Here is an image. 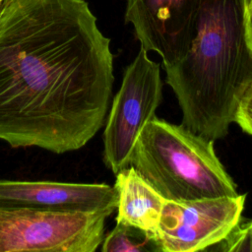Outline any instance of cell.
I'll use <instances>...</instances> for the list:
<instances>
[{"mask_svg": "<svg viewBox=\"0 0 252 252\" xmlns=\"http://www.w3.org/2000/svg\"><path fill=\"white\" fill-rule=\"evenodd\" d=\"M114 83L110 39L85 0H3L0 141L65 154L105 122Z\"/></svg>", "mask_w": 252, "mask_h": 252, "instance_id": "1", "label": "cell"}, {"mask_svg": "<svg viewBox=\"0 0 252 252\" xmlns=\"http://www.w3.org/2000/svg\"><path fill=\"white\" fill-rule=\"evenodd\" d=\"M164 69L182 111V124L214 141L226 136L238 102L252 83L243 0H203L188 50Z\"/></svg>", "mask_w": 252, "mask_h": 252, "instance_id": "2", "label": "cell"}, {"mask_svg": "<svg viewBox=\"0 0 252 252\" xmlns=\"http://www.w3.org/2000/svg\"><path fill=\"white\" fill-rule=\"evenodd\" d=\"M130 165L165 200L180 202L238 194L236 184L215 153L214 140L157 116L141 131Z\"/></svg>", "mask_w": 252, "mask_h": 252, "instance_id": "3", "label": "cell"}, {"mask_svg": "<svg viewBox=\"0 0 252 252\" xmlns=\"http://www.w3.org/2000/svg\"><path fill=\"white\" fill-rule=\"evenodd\" d=\"M101 212L0 210V252H94L104 238Z\"/></svg>", "mask_w": 252, "mask_h": 252, "instance_id": "4", "label": "cell"}, {"mask_svg": "<svg viewBox=\"0 0 252 252\" xmlns=\"http://www.w3.org/2000/svg\"><path fill=\"white\" fill-rule=\"evenodd\" d=\"M162 100L160 65L140 47L126 68L103 132V160L114 173L130 165L136 141Z\"/></svg>", "mask_w": 252, "mask_h": 252, "instance_id": "5", "label": "cell"}, {"mask_svg": "<svg viewBox=\"0 0 252 252\" xmlns=\"http://www.w3.org/2000/svg\"><path fill=\"white\" fill-rule=\"evenodd\" d=\"M246 195L166 200L157 240L161 252L207 250L228 238L240 224Z\"/></svg>", "mask_w": 252, "mask_h": 252, "instance_id": "6", "label": "cell"}, {"mask_svg": "<svg viewBox=\"0 0 252 252\" xmlns=\"http://www.w3.org/2000/svg\"><path fill=\"white\" fill-rule=\"evenodd\" d=\"M203 0H126L125 22L131 24L147 52L155 51L163 67L177 63L196 34Z\"/></svg>", "mask_w": 252, "mask_h": 252, "instance_id": "7", "label": "cell"}, {"mask_svg": "<svg viewBox=\"0 0 252 252\" xmlns=\"http://www.w3.org/2000/svg\"><path fill=\"white\" fill-rule=\"evenodd\" d=\"M118 192L104 183L0 180V210L101 212L111 215Z\"/></svg>", "mask_w": 252, "mask_h": 252, "instance_id": "8", "label": "cell"}, {"mask_svg": "<svg viewBox=\"0 0 252 252\" xmlns=\"http://www.w3.org/2000/svg\"><path fill=\"white\" fill-rule=\"evenodd\" d=\"M118 192L116 222L146 230L157 237L165 199L133 166L116 173Z\"/></svg>", "mask_w": 252, "mask_h": 252, "instance_id": "9", "label": "cell"}, {"mask_svg": "<svg viewBox=\"0 0 252 252\" xmlns=\"http://www.w3.org/2000/svg\"><path fill=\"white\" fill-rule=\"evenodd\" d=\"M103 252H161L157 237L139 227L118 223L103 238Z\"/></svg>", "mask_w": 252, "mask_h": 252, "instance_id": "10", "label": "cell"}, {"mask_svg": "<svg viewBox=\"0 0 252 252\" xmlns=\"http://www.w3.org/2000/svg\"><path fill=\"white\" fill-rule=\"evenodd\" d=\"M218 245H221L225 251L252 252V221L243 225L240 222L228 238Z\"/></svg>", "mask_w": 252, "mask_h": 252, "instance_id": "11", "label": "cell"}, {"mask_svg": "<svg viewBox=\"0 0 252 252\" xmlns=\"http://www.w3.org/2000/svg\"><path fill=\"white\" fill-rule=\"evenodd\" d=\"M238 126L252 136V83L242 94L235 113V120Z\"/></svg>", "mask_w": 252, "mask_h": 252, "instance_id": "12", "label": "cell"}, {"mask_svg": "<svg viewBox=\"0 0 252 252\" xmlns=\"http://www.w3.org/2000/svg\"><path fill=\"white\" fill-rule=\"evenodd\" d=\"M243 15L246 40L252 51V0H243Z\"/></svg>", "mask_w": 252, "mask_h": 252, "instance_id": "13", "label": "cell"}, {"mask_svg": "<svg viewBox=\"0 0 252 252\" xmlns=\"http://www.w3.org/2000/svg\"><path fill=\"white\" fill-rule=\"evenodd\" d=\"M2 1H3V0H0V8H1V5H2Z\"/></svg>", "mask_w": 252, "mask_h": 252, "instance_id": "14", "label": "cell"}]
</instances>
